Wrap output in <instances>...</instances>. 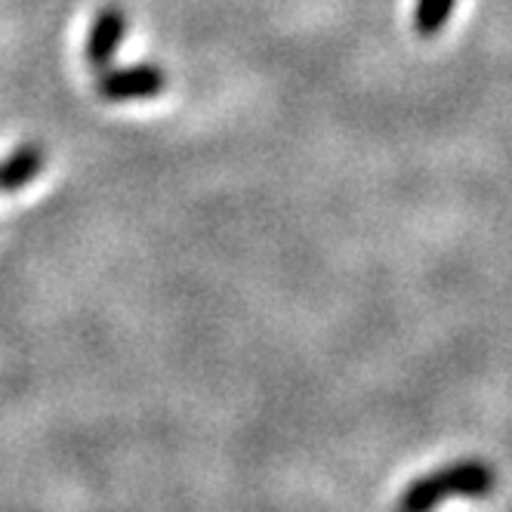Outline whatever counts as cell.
Returning <instances> with one entry per match:
<instances>
[{
	"mask_svg": "<svg viewBox=\"0 0 512 512\" xmlns=\"http://www.w3.org/2000/svg\"><path fill=\"white\" fill-rule=\"evenodd\" d=\"M497 488V475L485 460H457L417 479L398 494L395 512H435L448 497H488Z\"/></svg>",
	"mask_w": 512,
	"mask_h": 512,
	"instance_id": "1",
	"label": "cell"
},
{
	"mask_svg": "<svg viewBox=\"0 0 512 512\" xmlns=\"http://www.w3.org/2000/svg\"><path fill=\"white\" fill-rule=\"evenodd\" d=\"M167 87V75L158 65H133V68H105L99 71L96 93L108 102H133L161 96Z\"/></svg>",
	"mask_w": 512,
	"mask_h": 512,
	"instance_id": "2",
	"label": "cell"
},
{
	"mask_svg": "<svg viewBox=\"0 0 512 512\" xmlns=\"http://www.w3.org/2000/svg\"><path fill=\"white\" fill-rule=\"evenodd\" d=\"M124 34H127V13H124L118 4L102 7V10L96 13L93 25H90V34H87V47H84L87 65H90L93 71L112 68L115 53H118V47L124 44Z\"/></svg>",
	"mask_w": 512,
	"mask_h": 512,
	"instance_id": "3",
	"label": "cell"
},
{
	"mask_svg": "<svg viewBox=\"0 0 512 512\" xmlns=\"http://www.w3.org/2000/svg\"><path fill=\"white\" fill-rule=\"evenodd\" d=\"M44 161H47V155H44L41 145H34V142L19 145V149L4 164H0V192L13 195V192L25 189L31 179L41 176Z\"/></svg>",
	"mask_w": 512,
	"mask_h": 512,
	"instance_id": "4",
	"label": "cell"
},
{
	"mask_svg": "<svg viewBox=\"0 0 512 512\" xmlns=\"http://www.w3.org/2000/svg\"><path fill=\"white\" fill-rule=\"evenodd\" d=\"M457 0H417L414 10V28L420 38H435L438 31L445 28V22L451 19Z\"/></svg>",
	"mask_w": 512,
	"mask_h": 512,
	"instance_id": "5",
	"label": "cell"
}]
</instances>
